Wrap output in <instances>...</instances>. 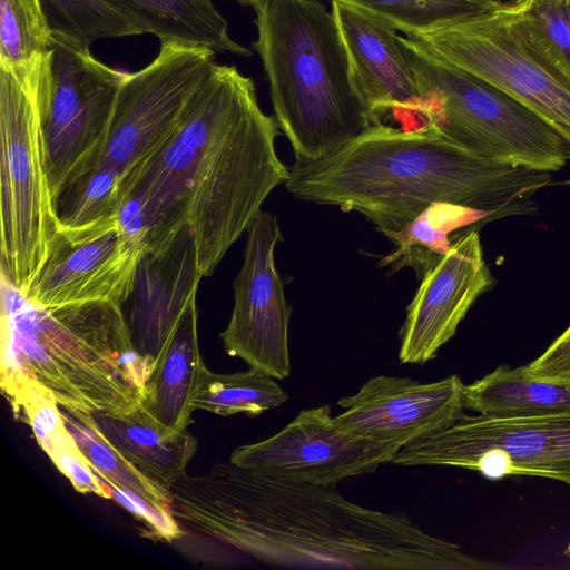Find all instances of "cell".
<instances>
[{"instance_id":"6da1fadb","label":"cell","mask_w":570,"mask_h":570,"mask_svg":"<svg viewBox=\"0 0 570 570\" xmlns=\"http://www.w3.org/2000/svg\"><path fill=\"white\" fill-rule=\"evenodd\" d=\"M337 484L283 482L233 462L187 473L170 487L173 541L204 562L236 553L296 568L481 570L495 564L433 535L401 511L345 499Z\"/></svg>"},{"instance_id":"7a4b0ae2","label":"cell","mask_w":570,"mask_h":570,"mask_svg":"<svg viewBox=\"0 0 570 570\" xmlns=\"http://www.w3.org/2000/svg\"><path fill=\"white\" fill-rule=\"evenodd\" d=\"M551 174L478 158L432 125L380 121L321 159L296 161L285 185L296 199L361 213L385 234L433 203L463 206L484 219L532 213V197Z\"/></svg>"},{"instance_id":"3957f363","label":"cell","mask_w":570,"mask_h":570,"mask_svg":"<svg viewBox=\"0 0 570 570\" xmlns=\"http://www.w3.org/2000/svg\"><path fill=\"white\" fill-rule=\"evenodd\" d=\"M275 117L259 108L254 82L236 67L213 65L171 136L153 158L181 186L204 277L289 177L278 158Z\"/></svg>"},{"instance_id":"277c9868","label":"cell","mask_w":570,"mask_h":570,"mask_svg":"<svg viewBox=\"0 0 570 570\" xmlns=\"http://www.w3.org/2000/svg\"><path fill=\"white\" fill-rule=\"evenodd\" d=\"M0 283V385L16 417L41 401L75 416L140 404L155 360L137 351L121 305L43 307Z\"/></svg>"},{"instance_id":"5b68a950","label":"cell","mask_w":570,"mask_h":570,"mask_svg":"<svg viewBox=\"0 0 570 570\" xmlns=\"http://www.w3.org/2000/svg\"><path fill=\"white\" fill-rule=\"evenodd\" d=\"M257 39L275 118L296 161L331 154L371 125L332 11L318 0H257Z\"/></svg>"},{"instance_id":"8992f818","label":"cell","mask_w":570,"mask_h":570,"mask_svg":"<svg viewBox=\"0 0 570 570\" xmlns=\"http://www.w3.org/2000/svg\"><path fill=\"white\" fill-rule=\"evenodd\" d=\"M400 41L424 97V126L485 160L550 173L570 160V144L531 108L415 39Z\"/></svg>"},{"instance_id":"52a82bcc","label":"cell","mask_w":570,"mask_h":570,"mask_svg":"<svg viewBox=\"0 0 570 570\" xmlns=\"http://www.w3.org/2000/svg\"><path fill=\"white\" fill-rule=\"evenodd\" d=\"M406 37L531 108L570 144V72L511 3Z\"/></svg>"},{"instance_id":"ba28073f","label":"cell","mask_w":570,"mask_h":570,"mask_svg":"<svg viewBox=\"0 0 570 570\" xmlns=\"http://www.w3.org/2000/svg\"><path fill=\"white\" fill-rule=\"evenodd\" d=\"M0 279L26 293L58 230L36 85L0 68Z\"/></svg>"},{"instance_id":"9c48e42d","label":"cell","mask_w":570,"mask_h":570,"mask_svg":"<svg viewBox=\"0 0 570 570\" xmlns=\"http://www.w3.org/2000/svg\"><path fill=\"white\" fill-rule=\"evenodd\" d=\"M127 75L97 60L89 46L53 31L47 65L36 85L43 166L52 198L69 177L100 159Z\"/></svg>"},{"instance_id":"30bf717a","label":"cell","mask_w":570,"mask_h":570,"mask_svg":"<svg viewBox=\"0 0 570 570\" xmlns=\"http://www.w3.org/2000/svg\"><path fill=\"white\" fill-rule=\"evenodd\" d=\"M160 43L151 62L128 72L115 101L99 160L124 176L171 136L190 97L215 63L216 52L210 49Z\"/></svg>"},{"instance_id":"8fae6325","label":"cell","mask_w":570,"mask_h":570,"mask_svg":"<svg viewBox=\"0 0 570 570\" xmlns=\"http://www.w3.org/2000/svg\"><path fill=\"white\" fill-rule=\"evenodd\" d=\"M490 449L505 453L511 475L543 476L570 485V410L511 420L465 414L453 425L402 448L392 463L469 469Z\"/></svg>"},{"instance_id":"7c38bea8","label":"cell","mask_w":570,"mask_h":570,"mask_svg":"<svg viewBox=\"0 0 570 570\" xmlns=\"http://www.w3.org/2000/svg\"><path fill=\"white\" fill-rule=\"evenodd\" d=\"M400 450L343 430L325 404L302 410L265 440L236 448L229 461L277 481L326 485L373 473Z\"/></svg>"},{"instance_id":"4fadbf2b","label":"cell","mask_w":570,"mask_h":570,"mask_svg":"<svg viewBox=\"0 0 570 570\" xmlns=\"http://www.w3.org/2000/svg\"><path fill=\"white\" fill-rule=\"evenodd\" d=\"M243 266L234 281V307L220 333L226 353L249 368L286 379L291 373L288 325L292 307L275 266L282 240L275 215L261 210L247 229Z\"/></svg>"},{"instance_id":"5bb4252c","label":"cell","mask_w":570,"mask_h":570,"mask_svg":"<svg viewBox=\"0 0 570 570\" xmlns=\"http://www.w3.org/2000/svg\"><path fill=\"white\" fill-rule=\"evenodd\" d=\"M144 250L121 229L117 217L86 227L58 228L24 296L43 307L96 301L122 306L131 296Z\"/></svg>"},{"instance_id":"9a60e30c","label":"cell","mask_w":570,"mask_h":570,"mask_svg":"<svg viewBox=\"0 0 570 570\" xmlns=\"http://www.w3.org/2000/svg\"><path fill=\"white\" fill-rule=\"evenodd\" d=\"M461 377L452 374L422 383L409 377L377 375L353 395L342 397L334 417L345 431L401 449L440 432L465 415Z\"/></svg>"},{"instance_id":"2e32d148","label":"cell","mask_w":570,"mask_h":570,"mask_svg":"<svg viewBox=\"0 0 570 570\" xmlns=\"http://www.w3.org/2000/svg\"><path fill=\"white\" fill-rule=\"evenodd\" d=\"M476 229L459 235L429 271L407 306L399 360L425 364L450 341L480 295L492 285Z\"/></svg>"},{"instance_id":"e0dca14e","label":"cell","mask_w":570,"mask_h":570,"mask_svg":"<svg viewBox=\"0 0 570 570\" xmlns=\"http://www.w3.org/2000/svg\"><path fill=\"white\" fill-rule=\"evenodd\" d=\"M331 11L345 46L355 89L372 124L389 112L422 127L424 97L396 30L354 6L331 1Z\"/></svg>"},{"instance_id":"ac0fdd59","label":"cell","mask_w":570,"mask_h":570,"mask_svg":"<svg viewBox=\"0 0 570 570\" xmlns=\"http://www.w3.org/2000/svg\"><path fill=\"white\" fill-rule=\"evenodd\" d=\"M204 276L189 223L163 245L145 249L131 293L130 330L137 351L156 358Z\"/></svg>"},{"instance_id":"d6986e66","label":"cell","mask_w":570,"mask_h":570,"mask_svg":"<svg viewBox=\"0 0 570 570\" xmlns=\"http://www.w3.org/2000/svg\"><path fill=\"white\" fill-rule=\"evenodd\" d=\"M75 417L89 424L146 478L168 490L186 474L197 450V440L187 429L166 426L141 404L128 412H94Z\"/></svg>"},{"instance_id":"ffe728a7","label":"cell","mask_w":570,"mask_h":570,"mask_svg":"<svg viewBox=\"0 0 570 570\" xmlns=\"http://www.w3.org/2000/svg\"><path fill=\"white\" fill-rule=\"evenodd\" d=\"M205 366L199 351L197 305L194 301L156 356L140 404L166 426L187 429L194 411L190 400Z\"/></svg>"},{"instance_id":"44dd1931","label":"cell","mask_w":570,"mask_h":570,"mask_svg":"<svg viewBox=\"0 0 570 570\" xmlns=\"http://www.w3.org/2000/svg\"><path fill=\"white\" fill-rule=\"evenodd\" d=\"M160 42L207 48L249 57L252 51L233 40L226 19L213 0H106Z\"/></svg>"},{"instance_id":"7402d4cb","label":"cell","mask_w":570,"mask_h":570,"mask_svg":"<svg viewBox=\"0 0 570 570\" xmlns=\"http://www.w3.org/2000/svg\"><path fill=\"white\" fill-rule=\"evenodd\" d=\"M463 405L483 416L511 420L570 410V382L541 377L527 365H500L463 386Z\"/></svg>"},{"instance_id":"603a6c76","label":"cell","mask_w":570,"mask_h":570,"mask_svg":"<svg viewBox=\"0 0 570 570\" xmlns=\"http://www.w3.org/2000/svg\"><path fill=\"white\" fill-rule=\"evenodd\" d=\"M482 219V215L470 208L433 203L402 229L384 234L395 248L379 265L392 272L411 267L422 279L451 247V233Z\"/></svg>"},{"instance_id":"cb8c5ba5","label":"cell","mask_w":570,"mask_h":570,"mask_svg":"<svg viewBox=\"0 0 570 570\" xmlns=\"http://www.w3.org/2000/svg\"><path fill=\"white\" fill-rule=\"evenodd\" d=\"M53 30L40 0H0V68L27 81L43 72Z\"/></svg>"},{"instance_id":"d4e9b609","label":"cell","mask_w":570,"mask_h":570,"mask_svg":"<svg viewBox=\"0 0 570 570\" xmlns=\"http://www.w3.org/2000/svg\"><path fill=\"white\" fill-rule=\"evenodd\" d=\"M124 200V175L97 161L69 177L52 198L58 228L86 227L118 216Z\"/></svg>"},{"instance_id":"484cf974","label":"cell","mask_w":570,"mask_h":570,"mask_svg":"<svg viewBox=\"0 0 570 570\" xmlns=\"http://www.w3.org/2000/svg\"><path fill=\"white\" fill-rule=\"evenodd\" d=\"M275 380L254 368L219 374L205 366L190 406L224 416L237 413L256 416L287 400V394Z\"/></svg>"},{"instance_id":"4316f807","label":"cell","mask_w":570,"mask_h":570,"mask_svg":"<svg viewBox=\"0 0 570 570\" xmlns=\"http://www.w3.org/2000/svg\"><path fill=\"white\" fill-rule=\"evenodd\" d=\"M18 420L31 426L38 444L78 492L112 499L110 487L100 480L81 453L55 402L33 403L22 411Z\"/></svg>"},{"instance_id":"83f0119b","label":"cell","mask_w":570,"mask_h":570,"mask_svg":"<svg viewBox=\"0 0 570 570\" xmlns=\"http://www.w3.org/2000/svg\"><path fill=\"white\" fill-rule=\"evenodd\" d=\"M362 9L406 36L423 33L501 9L498 0H330Z\"/></svg>"},{"instance_id":"f1b7e54d","label":"cell","mask_w":570,"mask_h":570,"mask_svg":"<svg viewBox=\"0 0 570 570\" xmlns=\"http://www.w3.org/2000/svg\"><path fill=\"white\" fill-rule=\"evenodd\" d=\"M65 423L78 448L100 480L140 499L161 514L170 513V491L140 473L112 449L89 424L61 410Z\"/></svg>"},{"instance_id":"f546056e","label":"cell","mask_w":570,"mask_h":570,"mask_svg":"<svg viewBox=\"0 0 570 570\" xmlns=\"http://www.w3.org/2000/svg\"><path fill=\"white\" fill-rule=\"evenodd\" d=\"M53 31L89 46L100 39L144 35L106 0H40Z\"/></svg>"},{"instance_id":"4dcf8cb0","label":"cell","mask_w":570,"mask_h":570,"mask_svg":"<svg viewBox=\"0 0 570 570\" xmlns=\"http://www.w3.org/2000/svg\"><path fill=\"white\" fill-rule=\"evenodd\" d=\"M570 72V0H511Z\"/></svg>"},{"instance_id":"1f68e13d","label":"cell","mask_w":570,"mask_h":570,"mask_svg":"<svg viewBox=\"0 0 570 570\" xmlns=\"http://www.w3.org/2000/svg\"><path fill=\"white\" fill-rule=\"evenodd\" d=\"M527 367L541 377L570 382V326Z\"/></svg>"},{"instance_id":"d6a6232c","label":"cell","mask_w":570,"mask_h":570,"mask_svg":"<svg viewBox=\"0 0 570 570\" xmlns=\"http://www.w3.org/2000/svg\"><path fill=\"white\" fill-rule=\"evenodd\" d=\"M237 1L243 3V4H250L252 6L257 0H237Z\"/></svg>"},{"instance_id":"836d02e7","label":"cell","mask_w":570,"mask_h":570,"mask_svg":"<svg viewBox=\"0 0 570 570\" xmlns=\"http://www.w3.org/2000/svg\"><path fill=\"white\" fill-rule=\"evenodd\" d=\"M564 553L570 557V543L568 544V548L566 549Z\"/></svg>"}]
</instances>
